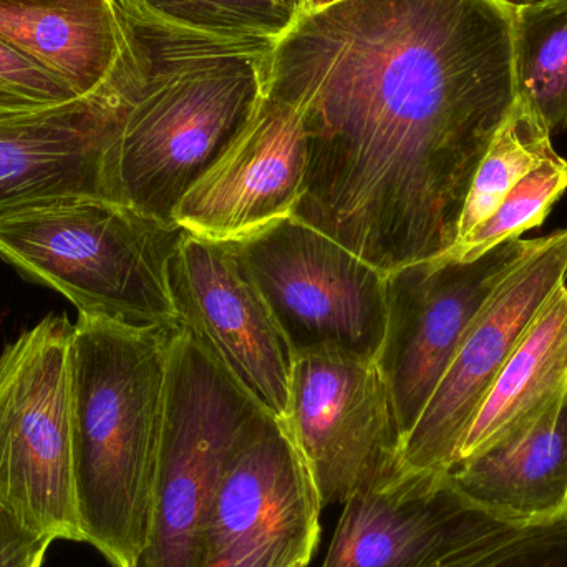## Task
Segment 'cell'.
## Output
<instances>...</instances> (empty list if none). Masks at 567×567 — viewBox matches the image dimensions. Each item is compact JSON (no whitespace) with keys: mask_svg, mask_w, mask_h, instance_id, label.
I'll return each instance as SVG.
<instances>
[{"mask_svg":"<svg viewBox=\"0 0 567 567\" xmlns=\"http://www.w3.org/2000/svg\"><path fill=\"white\" fill-rule=\"evenodd\" d=\"M266 93L299 112L292 216L389 272L445 255L473 176L515 103L503 0H342L266 55Z\"/></svg>","mask_w":567,"mask_h":567,"instance_id":"1","label":"cell"},{"mask_svg":"<svg viewBox=\"0 0 567 567\" xmlns=\"http://www.w3.org/2000/svg\"><path fill=\"white\" fill-rule=\"evenodd\" d=\"M138 63L122 89L110 153L115 202L165 223L243 132L266 92L275 42L182 29L122 0Z\"/></svg>","mask_w":567,"mask_h":567,"instance_id":"2","label":"cell"},{"mask_svg":"<svg viewBox=\"0 0 567 567\" xmlns=\"http://www.w3.org/2000/svg\"><path fill=\"white\" fill-rule=\"evenodd\" d=\"M179 329L79 312L70 342L73 482L83 543L136 567L152 522L169 350Z\"/></svg>","mask_w":567,"mask_h":567,"instance_id":"3","label":"cell"},{"mask_svg":"<svg viewBox=\"0 0 567 567\" xmlns=\"http://www.w3.org/2000/svg\"><path fill=\"white\" fill-rule=\"evenodd\" d=\"M185 235L120 202L65 199L0 223V258L79 312L182 329L169 262Z\"/></svg>","mask_w":567,"mask_h":567,"instance_id":"4","label":"cell"},{"mask_svg":"<svg viewBox=\"0 0 567 567\" xmlns=\"http://www.w3.org/2000/svg\"><path fill=\"white\" fill-rule=\"evenodd\" d=\"M265 409L186 329L169 350L148 543L136 567H196L213 499Z\"/></svg>","mask_w":567,"mask_h":567,"instance_id":"5","label":"cell"},{"mask_svg":"<svg viewBox=\"0 0 567 567\" xmlns=\"http://www.w3.org/2000/svg\"><path fill=\"white\" fill-rule=\"evenodd\" d=\"M66 316H49L0 355V506L37 535L83 543L73 482Z\"/></svg>","mask_w":567,"mask_h":567,"instance_id":"6","label":"cell"},{"mask_svg":"<svg viewBox=\"0 0 567 567\" xmlns=\"http://www.w3.org/2000/svg\"><path fill=\"white\" fill-rule=\"evenodd\" d=\"M282 425L323 508L403 473V432L375 360L333 347L296 353Z\"/></svg>","mask_w":567,"mask_h":567,"instance_id":"7","label":"cell"},{"mask_svg":"<svg viewBox=\"0 0 567 567\" xmlns=\"http://www.w3.org/2000/svg\"><path fill=\"white\" fill-rule=\"evenodd\" d=\"M231 245L293 355L333 347L377 362L386 329L385 272L296 216Z\"/></svg>","mask_w":567,"mask_h":567,"instance_id":"8","label":"cell"},{"mask_svg":"<svg viewBox=\"0 0 567 567\" xmlns=\"http://www.w3.org/2000/svg\"><path fill=\"white\" fill-rule=\"evenodd\" d=\"M542 243L543 238L513 239L475 261L435 256L386 275L385 339L377 363L392 392L403 440L473 320L499 284Z\"/></svg>","mask_w":567,"mask_h":567,"instance_id":"9","label":"cell"},{"mask_svg":"<svg viewBox=\"0 0 567 567\" xmlns=\"http://www.w3.org/2000/svg\"><path fill=\"white\" fill-rule=\"evenodd\" d=\"M322 509L289 433L265 413L223 473L196 567H307Z\"/></svg>","mask_w":567,"mask_h":567,"instance_id":"10","label":"cell"},{"mask_svg":"<svg viewBox=\"0 0 567 567\" xmlns=\"http://www.w3.org/2000/svg\"><path fill=\"white\" fill-rule=\"evenodd\" d=\"M169 289L183 329L282 423L293 352L235 246L186 231L169 262Z\"/></svg>","mask_w":567,"mask_h":567,"instance_id":"11","label":"cell"},{"mask_svg":"<svg viewBox=\"0 0 567 567\" xmlns=\"http://www.w3.org/2000/svg\"><path fill=\"white\" fill-rule=\"evenodd\" d=\"M567 281V228L499 284L403 440V472H450L486 393L539 310Z\"/></svg>","mask_w":567,"mask_h":567,"instance_id":"12","label":"cell"},{"mask_svg":"<svg viewBox=\"0 0 567 567\" xmlns=\"http://www.w3.org/2000/svg\"><path fill=\"white\" fill-rule=\"evenodd\" d=\"M299 112L265 92L248 125L178 203L173 221L218 243H236L289 218L306 183Z\"/></svg>","mask_w":567,"mask_h":567,"instance_id":"13","label":"cell"},{"mask_svg":"<svg viewBox=\"0 0 567 567\" xmlns=\"http://www.w3.org/2000/svg\"><path fill=\"white\" fill-rule=\"evenodd\" d=\"M122 86L0 115V223L65 199L115 202L110 153L122 118Z\"/></svg>","mask_w":567,"mask_h":567,"instance_id":"14","label":"cell"},{"mask_svg":"<svg viewBox=\"0 0 567 567\" xmlns=\"http://www.w3.org/2000/svg\"><path fill=\"white\" fill-rule=\"evenodd\" d=\"M496 522L449 472H403L343 503L322 567H419Z\"/></svg>","mask_w":567,"mask_h":567,"instance_id":"15","label":"cell"},{"mask_svg":"<svg viewBox=\"0 0 567 567\" xmlns=\"http://www.w3.org/2000/svg\"><path fill=\"white\" fill-rule=\"evenodd\" d=\"M0 40L80 99L118 89L136 62L122 0H0Z\"/></svg>","mask_w":567,"mask_h":567,"instance_id":"16","label":"cell"},{"mask_svg":"<svg viewBox=\"0 0 567 567\" xmlns=\"http://www.w3.org/2000/svg\"><path fill=\"white\" fill-rule=\"evenodd\" d=\"M476 508L503 522L533 523L567 513V395L513 439L449 472Z\"/></svg>","mask_w":567,"mask_h":567,"instance_id":"17","label":"cell"},{"mask_svg":"<svg viewBox=\"0 0 567 567\" xmlns=\"http://www.w3.org/2000/svg\"><path fill=\"white\" fill-rule=\"evenodd\" d=\"M565 395L567 284L539 310L496 377L466 430L455 465L525 432Z\"/></svg>","mask_w":567,"mask_h":567,"instance_id":"18","label":"cell"},{"mask_svg":"<svg viewBox=\"0 0 567 567\" xmlns=\"http://www.w3.org/2000/svg\"><path fill=\"white\" fill-rule=\"evenodd\" d=\"M515 10L516 93L551 135L567 130V0Z\"/></svg>","mask_w":567,"mask_h":567,"instance_id":"19","label":"cell"},{"mask_svg":"<svg viewBox=\"0 0 567 567\" xmlns=\"http://www.w3.org/2000/svg\"><path fill=\"white\" fill-rule=\"evenodd\" d=\"M551 136L535 109L516 96L473 176L456 241L488 219L528 173L558 155Z\"/></svg>","mask_w":567,"mask_h":567,"instance_id":"20","label":"cell"},{"mask_svg":"<svg viewBox=\"0 0 567 567\" xmlns=\"http://www.w3.org/2000/svg\"><path fill=\"white\" fill-rule=\"evenodd\" d=\"M182 29L231 40L278 42L299 19L296 0H126Z\"/></svg>","mask_w":567,"mask_h":567,"instance_id":"21","label":"cell"},{"mask_svg":"<svg viewBox=\"0 0 567 567\" xmlns=\"http://www.w3.org/2000/svg\"><path fill=\"white\" fill-rule=\"evenodd\" d=\"M419 567H567V513L542 522L493 523Z\"/></svg>","mask_w":567,"mask_h":567,"instance_id":"22","label":"cell"},{"mask_svg":"<svg viewBox=\"0 0 567 567\" xmlns=\"http://www.w3.org/2000/svg\"><path fill=\"white\" fill-rule=\"evenodd\" d=\"M566 189L567 162L556 155L528 173L488 219L440 256L455 261H475L498 246L522 238L523 233L539 228L546 221Z\"/></svg>","mask_w":567,"mask_h":567,"instance_id":"23","label":"cell"},{"mask_svg":"<svg viewBox=\"0 0 567 567\" xmlns=\"http://www.w3.org/2000/svg\"><path fill=\"white\" fill-rule=\"evenodd\" d=\"M80 99L69 83L0 40V115L49 109Z\"/></svg>","mask_w":567,"mask_h":567,"instance_id":"24","label":"cell"},{"mask_svg":"<svg viewBox=\"0 0 567 567\" xmlns=\"http://www.w3.org/2000/svg\"><path fill=\"white\" fill-rule=\"evenodd\" d=\"M52 543L0 506V567H40Z\"/></svg>","mask_w":567,"mask_h":567,"instance_id":"25","label":"cell"},{"mask_svg":"<svg viewBox=\"0 0 567 567\" xmlns=\"http://www.w3.org/2000/svg\"><path fill=\"white\" fill-rule=\"evenodd\" d=\"M339 2H342V0H296L299 17L319 12V10L327 9V7L330 6H336V3Z\"/></svg>","mask_w":567,"mask_h":567,"instance_id":"26","label":"cell"},{"mask_svg":"<svg viewBox=\"0 0 567 567\" xmlns=\"http://www.w3.org/2000/svg\"><path fill=\"white\" fill-rule=\"evenodd\" d=\"M503 2L512 9H519V7L536 6V3L551 2V0H503Z\"/></svg>","mask_w":567,"mask_h":567,"instance_id":"27","label":"cell"}]
</instances>
